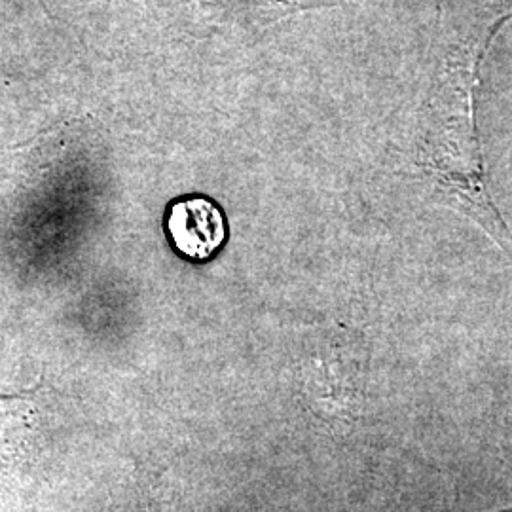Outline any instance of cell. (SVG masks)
I'll use <instances>...</instances> for the list:
<instances>
[{
    "instance_id": "obj_1",
    "label": "cell",
    "mask_w": 512,
    "mask_h": 512,
    "mask_svg": "<svg viewBox=\"0 0 512 512\" xmlns=\"http://www.w3.org/2000/svg\"><path fill=\"white\" fill-rule=\"evenodd\" d=\"M507 19L511 16L497 19L484 35L461 42L444 57L425 110L414 164L433 200L475 222L512 256V232L492 202L476 131L480 63Z\"/></svg>"
},
{
    "instance_id": "obj_2",
    "label": "cell",
    "mask_w": 512,
    "mask_h": 512,
    "mask_svg": "<svg viewBox=\"0 0 512 512\" xmlns=\"http://www.w3.org/2000/svg\"><path fill=\"white\" fill-rule=\"evenodd\" d=\"M167 234L181 255L205 262L222 249L228 226L217 203L205 196H190L171 205Z\"/></svg>"
}]
</instances>
